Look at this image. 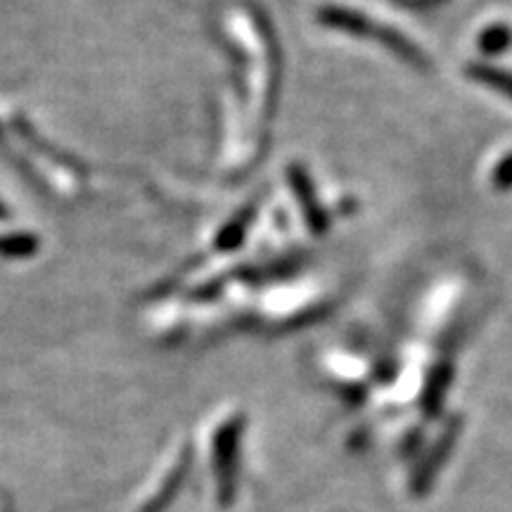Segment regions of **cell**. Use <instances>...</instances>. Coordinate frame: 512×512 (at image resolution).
I'll return each mask as SVG.
<instances>
[{
    "mask_svg": "<svg viewBox=\"0 0 512 512\" xmlns=\"http://www.w3.org/2000/svg\"><path fill=\"white\" fill-rule=\"evenodd\" d=\"M318 22L330 29L344 31V34L366 36L370 41L382 43L384 48L392 50V53L403 57L406 62L415 64V67H425L427 64L425 53L413 41H408L401 31L387 27V24L370 22V17L363 15V12L342 8V5H325V8L318 10Z\"/></svg>",
    "mask_w": 512,
    "mask_h": 512,
    "instance_id": "1",
    "label": "cell"
},
{
    "mask_svg": "<svg viewBox=\"0 0 512 512\" xmlns=\"http://www.w3.org/2000/svg\"><path fill=\"white\" fill-rule=\"evenodd\" d=\"M287 176H290V185H292L294 195H297L299 204H302V214H304L306 223H309V228L316 235L325 233V228H328V216H325V209L320 207V202L316 197V188H313L309 174H306L302 166H290Z\"/></svg>",
    "mask_w": 512,
    "mask_h": 512,
    "instance_id": "2",
    "label": "cell"
},
{
    "mask_svg": "<svg viewBox=\"0 0 512 512\" xmlns=\"http://www.w3.org/2000/svg\"><path fill=\"white\" fill-rule=\"evenodd\" d=\"M451 377H453V370H451V366H448V363H441V366L432 370L430 380H427L425 394H422V408H425L427 413H437L439 411L448 384H451Z\"/></svg>",
    "mask_w": 512,
    "mask_h": 512,
    "instance_id": "3",
    "label": "cell"
},
{
    "mask_svg": "<svg viewBox=\"0 0 512 512\" xmlns=\"http://www.w3.org/2000/svg\"><path fill=\"white\" fill-rule=\"evenodd\" d=\"M467 74H470V79L484 83V86L494 88V91L503 93L505 98L512 100V72L491 67V64H472V67L467 69Z\"/></svg>",
    "mask_w": 512,
    "mask_h": 512,
    "instance_id": "4",
    "label": "cell"
},
{
    "mask_svg": "<svg viewBox=\"0 0 512 512\" xmlns=\"http://www.w3.org/2000/svg\"><path fill=\"white\" fill-rule=\"evenodd\" d=\"M512 43V31L505 27V24H494V27H489L479 38V48L484 50L486 55H496L505 50Z\"/></svg>",
    "mask_w": 512,
    "mask_h": 512,
    "instance_id": "5",
    "label": "cell"
},
{
    "mask_svg": "<svg viewBox=\"0 0 512 512\" xmlns=\"http://www.w3.org/2000/svg\"><path fill=\"white\" fill-rule=\"evenodd\" d=\"M494 183L496 188H512V155L505 157L501 164L496 166V174H494Z\"/></svg>",
    "mask_w": 512,
    "mask_h": 512,
    "instance_id": "6",
    "label": "cell"
}]
</instances>
